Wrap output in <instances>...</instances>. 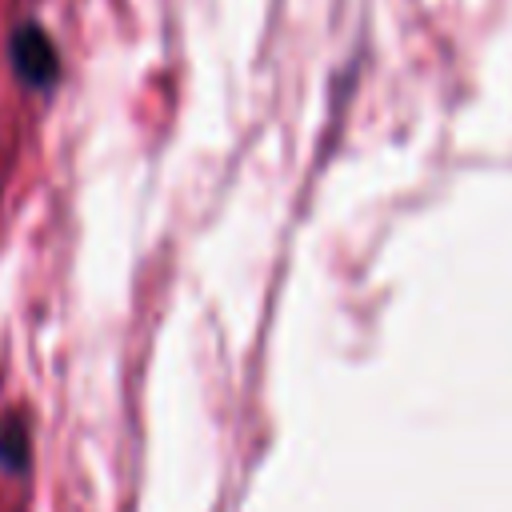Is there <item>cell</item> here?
I'll return each mask as SVG.
<instances>
[{"instance_id": "1", "label": "cell", "mask_w": 512, "mask_h": 512, "mask_svg": "<svg viewBox=\"0 0 512 512\" xmlns=\"http://www.w3.org/2000/svg\"><path fill=\"white\" fill-rule=\"evenodd\" d=\"M12 64L24 76V84H32V88H52V80L60 72L56 48L36 24H20L12 32Z\"/></svg>"}, {"instance_id": "2", "label": "cell", "mask_w": 512, "mask_h": 512, "mask_svg": "<svg viewBox=\"0 0 512 512\" xmlns=\"http://www.w3.org/2000/svg\"><path fill=\"white\" fill-rule=\"evenodd\" d=\"M0 460H4V468H24V460H28V432H24L20 416L0 420Z\"/></svg>"}]
</instances>
